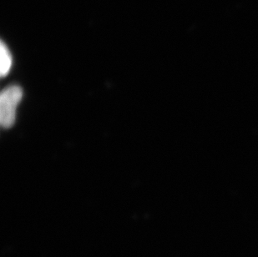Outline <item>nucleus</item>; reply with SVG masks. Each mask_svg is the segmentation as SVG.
Returning <instances> with one entry per match:
<instances>
[{
    "instance_id": "nucleus-1",
    "label": "nucleus",
    "mask_w": 258,
    "mask_h": 257,
    "mask_svg": "<svg viewBox=\"0 0 258 257\" xmlns=\"http://www.w3.org/2000/svg\"><path fill=\"white\" fill-rule=\"evenodd\" d=\"M22 96V89L18 85H12L3 91L0 96V122L3 127L10 128L15 124L16 108Z\"/></svg>"
},
{
    "instance_id": "nucleus-2",
    "label": "nucleus",
    "mask_w": 258,
    "mask_h": 257,
    "mask_svg": "<svg viewBox=\"0 0 258 257\" xmlns=\"http://www.w3.org/2000/svg\"><path fill=\"white\" fill-rule=\"evenodd\" d=\"M0 72L2 77L7 76L12 66V57L8 47L3 42H1L0 46Z\"/></svg>"
}]
</instances>
